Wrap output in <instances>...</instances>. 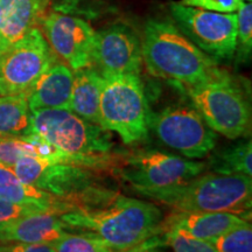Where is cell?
Wrapping results in <instances>:
<instances>
[{"instance_id":"d6986e66","label":"cell","mask_w":252,"mask_h":252,"mask_svg":"<svg viewBox=\"0 0 252 252\" xmlns=\"http://www.w3.org/2000/svg\"><path fill=\"white\" fill-rule=\"evenodd\" d=\"M102 82V75L94 67L75 70L69 110L88 122L99 124Z\"/></svg>"},{"instance_id":"603a6c76","label":"cell","mask_w":252,"mask_h":252,"mask_svg":"<svg viewBox=\"0 0 252 252\" xmlns=\"http://www.w3.org/2000/svg\"><path fill=\"white\" fill-rule=\"evenodd\" d=\"M210 242L217 252H252V226L247 222Z\"/></svg>"},{"instance_id":"4dcf8cb0","label":"cell","mask_w":252,"mask_h":252,"mask_svg":"<svg viewBox=\"0 0 252 252\" xmlns=\"http://www.w3.org/2000/svg\"><path fill=\"white\" fill-rule=\"evenodd\" d=\"M11 45H12V43H9L8 41L5 39L4 35L0 33V55H1L2 53H5L6 49H7Z\"/></svg>"},{"instance_id":"277c9868","label":"cell","mask_w":252,"mask_h":252,"mask_svg":"<svg viewBox=\"0 0 252 252\" xmlns=\"http://www.w3.org/2000/svg\"><path fill=\"white\" fill-rule=\"evenodd\" d=\"M134 191L180 212H230L245 220L251 216L252 180L243 174L203 172L169 187Z\"/></svg>"},{"instance_id":"9c48e42d","label":"cell","mask_w":252,"mask_h":252,"mask_svg":"<svg viewBox=\"0 0 252 252\" xmlns=\"http://www.w3.org/2000/svg\"><path fill=\"white\" fill-rule=\"evenodd\" d=\"M149 128L172 150L188 159H202L215 150L217 133L193 105H171L150 112Z\"/></svg>"},{"instance_id":"5bb4252c","label":"cell","mask_w":252,"mask_h":252,"mask_svg":"<svg viewBox=\"0 0 252 252\" xmlns=\"http://www.w3.org/2000/svg\"><path fill=\"white\" fill-rule=\"evenodd\" d=\"M249 222L230 212H180L175 210L162 220L161 234L168 230L185 232L195 238L213 241L230 230Z\"/></svg>"},{"instance_id":"8992f818","label":"cell","mask_w":252,"mask_h":252,"mask_svg":"<svg viewBox=\"0 0 252 252\" xmlns=\"http://www.w3.org/2000/svg\"><path fill=\"white\" fill-rule=\"evenodd\" d=\"M13 171L25 184L71 201L80 208L102 202L113 193L100 185L98 171L70 163L25 156L18 160Z\"/></svg>"},{"instance_id":"6da1fadb","label":"cell","mask_w":252,"mask_h":252,"mask_svg":"<svg viewBox=\"0 0 252 252\" xmlns=\"http://www.w3.org/2000/svg\"><path fill=\"white\" fill-rule=\"evenodd\" d=\"M70 229L89 232L106 247L127 252L161 234L163 215L156 204L113 191L102 202L60 215Z\"/></svg>"},{"instance_id":"5b68a950","label":"cell","mask_w":252,"mask_h":252,"mask_svg":"<svg viewBox=\"0 0 252 252\" xmlns=\"http://www.w3.org/2000/svg\"><path fill=\"white\" fill-rule=\"evenodd\" d=\"M99 125L117 133L123 143L133 145L149 137L150 106L139 75L102 76Z\"/></svg>"},{"instance_id":"7c38bea8","label":"cell","mask_w":252,"mask_h":252,"mask_svg":"<svg viewBox=\"0 0 252 252\" xmlns=\"http://www.w3.org/2000/svg\"><path fill=\"white\" fill-rule=\"evenodd\" d=\"M43 36L56 58L72 70L91 67V53L94 40V28L83 19L59 12L43 17Z\"/></svg>"},{"instance_id":"8fae6325","label":"cell","mask_w":252,"mask_h":252,"mask_svg":"<svg viewBox=\"0 0 252 252\" xmlns=\"http://www.w3.org/2000/svg\"><path fill=\"white\" fill-rule=\"evenodd\" d=\"M55 61L42 32L32 30L0 55V96L27 94Z\"/></svg>"},{"instance_id":"f546056e","label":"cell","mask_w":252,"mask_h":252,"mask_svg":"<svg viewBox=\"0 0 252 252\" xmlns=\"http://www.w3.org/2000/svg\"><path fill=\"white\" fill-rule=\"evenodd\" d=\"M151 239H152V238H151ZM151 239H150V241H147L146 243L141 244V245H139V247L132 249V250L127 251V252H154L152 250V244H150Z\"/></svg>"},{"instance_id":"484cf974","label":"cell","mask_w":252,"mask_h":252,"mask_svg":"<svg viewBox=\"0 0 252 252\" xmlns=\"http://www.w3.org/2000/svg\"><path fill=\"white\" fill-rule=\"evenodd\" d=\"M28 156L26 140L19 137H0V163L13 168L20 158Z\"/></svg>"},{"instance_id":"e0dca14e","label":"cell","mask_w":252,"mask_h":252,"mask_svg":"<svg viewBox=\"0 0 252 252\" xmlns=\"http://www.w3.org/2000/svg\"><path fill=\"white\" fill-rule=\"evenodd\" d=\"M72 81L74 70L65 63L55 61L26 94L31 111L37 109H69Z\"/></svg>"},{"instance_id":"cb8c5ba5","label":"cell","mask_w":252,"mask_h":252,"mask_svg":"<svg viewBox=\"0 0 252 252\" xmlns=\"http://www.w3.org/2000/svg\"><path fill=\"white\" fill-rule=\"evenodd\" d=\"M237 14V45L236 52L238 61H248L252 49V4L243 1L236 12Z\"/></svg>"},{"instance_id":"7a4b0ae2","label":"cell","mask_w":252,"mask_h":252,"mask_svg":"<svg viewBox=\"0 0 252 252\" xmlns=\"http://www.w3.org/2000/svg\"><path fill=\"white\" fill-rule=\"evenodd\" d=\"M143 63L154 77L189 87L215 77L222 69L174 24L149 20L141 41Z\"/></svg>"},{"instance_id":"7402d4cb","label":"cell","mask_w":252,"mask_h":252,"mask_svg":"<svg viewBox=\"0 0 252 252\" xmlns=\"http://www.w3.org/2000/svg\"><path fill=\"white\" fill-rule=\"evenodd\" d=\"M56 252H117L89 232H67L55 243Z\"/></svg>"},{"instance_id":"f1b7e54d","label":"cell","mask_w":252,"mask_h":252,"mask_svg":"<svg viewBox=\"0 0 252 252\" xmlns=\"http://www.w3.org/2000/svg\"><path fill=\"white\" fill-rule=\"evenodd\" d=\"M7 252H56L55 244L13 243L8 245Z\"/></svg>"},{"instance_id":"1f68e13d","label":"cell","mask_w":252,"mask_h":252,"mask_svg":"<svg viewBox=\"0 0 252 252\" xmlns=\"http://www.w3.org/2000/svg\"><path fill=\"white\" fill-rule=\"evenodd\" d=\"M8 251V245H0V252H7Z\"/></svg>"},{"instance_id":"3957f363","label":"cell","mask_w":252,"mask_h":252,"mask_svg":"<svg viewBox=\"0 0 252 252\" xmlns=\"http://www.w3.org/2000/svg\"><path fill=\"white\" fill-rule=\"evenodd\" d=\"M26 134L37 135L86 168L110 171L117 160L110 131L69 109L32 110Z\"/></svg>"},{"instance_id":"d4e9b609","label":"cell","mask_w":252,"mask_h":252,"mask_svg":"<svg viewBox=\"0 0 252 252\" xmlns=\"http://www.w3.org/2000/svg\"><path fill=\"white\" fill-rule=\"evenodd\" d=\"M163 239L173 252H217L212 242L195 238L176 230L163 232Z\"/></svg>"},{"instance_id":"9a60e30c","label":"cell","mask_w":252,"mask_h":252,"mask_svg":"<svg viewBox=\"0 0 252 252\" xmlns=\"http://www.w3.org/2000/svg\"><path fill=\"white\" fill-rule=\"evenodd\" d=\"M0 198L11 201L19 206L41 213H52L56 215L77 210L76 203L25 184L18 178L13 168L0 163Z\"/></svg>"},{"instance_id":"ffe728a7","label":"cell","mask_w":252,"mask_h":252,"mask_svg":"<svg viewBox=\"0 0 252 252\" xmlns=\"http://www.w3.org/2000/svg\"><path fill=\"white\" fill-rule=\"evenodd\" d=\"M208 159L207 169L222 175L252 174V144L251 140L241 141L223 149L212 151Z\"/></svg>"},{"instance_id":"4fadbf2b","label":"cell","mask_w":252,"mask_h":252,"mask_svg":"<svg viewBox=\"0 0 252 252\" xmlns=\"http://www.w3.org/2000/svg\"><path fill=\"white\" fill-rule=\"evenodd\" d=\"M91 67L102 76L117 74L139 75L143 67L141 41L124 25L104 28L94 33Z\"/></svg>"},{"instance_id":"30bf717a","label":"cell","mask_w":252,"mask_h":252,"mask_svg":"<svg viewBox=\"0 0 252 252\" xmlns=\"http://www.w3.org/2000/svg\"><path fill=\"white\" fill-rule=\"evenodd\" d=\"M175 26L215 61L234 58L237 45V14L219 13L171 2Z\"/></svg>"},{"instance_id":"52a82bcc","label":"cell","mask_w":252,"mask_h":252,"mask_svg":"<svg viewBox=\"0 0 252 252\" xmlns=\"http://www.w3.org/2000/svg\"><path fill=\"white\" fill-rule=\"evenodd\" d=\"M180 88L216 133L228 139L250 133L251 110L247 96L226 71L194 86Z\"/></svg>"},{"instance_id":"83f0119b","label":"cell","mask_w":252,"mask_h":252,"mask_svg":"<svg viewBox=\"0 0 252 252\" xmlns=\"http://www.w3.org/2000/svg\"><path fill=\"white\" fill-rule=\"evenodd\" d=\"M33 213L39 212L30 209V208L19 206V204L4 200V198H0V229L5 228V226L15 222L17 220L21 219V217Z\"/></svg>"},{"instance_id":"4316f807","label":"cell","mask_w":252,"mask_h":252,"mask_svg":"<svg viewBox=\"0 0 252 252\" xmlns=\"http://www.w3.org/2000/svg\"><path fill=\"white\" fill-rule=\"evenodd\" d=\"M243 1L251 0H181L180 4L219 13H236Z\"/></svg>"},{"instance_id":"ba28073f","label":"cell","mask_w":252,"mask_h":252,"mask_svg":"<svg viewBox=\"0 0 252 252\" xmlns=\"http://www.w3.org/2000/svg\"><path fill=\"white\" fill-rule=\"evenodd\" d=\"M110 171L135 190L181 184L208 169L206 162L193 161L158 150H138L117 156L115 166Z\"/></svg>"},{"instance_id":"ac0fdd59","label":"cell","mask_w":252,"mask_h":252,"mask_svg":"<svg viewBox=\"0 0 252 252\" xmlns=\"http://www.w3.org/2000/svg\"><path fill=\"white\" fill-rule=\"evenodd\" d=\"M50 0H0V33L9 43L41 24Z\"/></svg>"},{"instance_id":"2e32d148","label":"cell","mask_w":252,"mask_h":252,"mask_svg":"<svg viewBox=\"0 0 252 252\" xmlns=\"http://www.w3.org/2000/svg\"><path fill=\"white\" fill-rule=\"evenodd\" d=\"M70 230L60 215L33 213L0 229L1 243L55 244Z\"/></svg>"},{"instance_id":"44dd1931","label":"cell","mask_w":252,"mask_h":252,"mask_svg":"<svg viewBox=\"0 0 252 252\" xmlns=\"http://www.w3.org/2000/svg\"><path fill=\"white\" fill-rule=\"evenodd\" d=\"M31 110L26 94L0 96V137H19L27 133Z\"/></svg>"}]
</instances>
